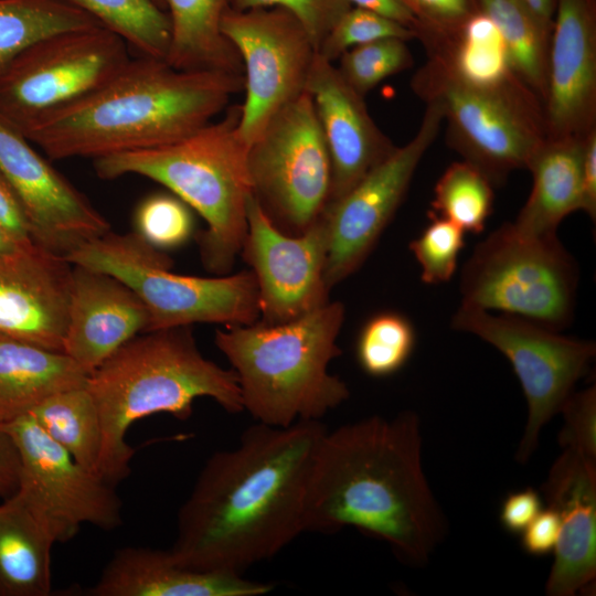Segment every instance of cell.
Masks as SVG:
<instances>
[{
	"label": "cell",
	"mask_w": 596,
	"mask_h": 596,
	"mask_svg": "<svg viewBox=\"0 0 596 596\" xmlns=\"http://www.w3.org/2000/svg\"><path fill=\"white\" fill-rule=\"evenodd\" d=\"M327 427L254 424L215 451L178 513L171 554L196 571L242 574L304 532L308 487Z\"/></svg>",
	"instance_id": "6da1fadb"
},
{
	"label": "cell",
	"mask_w": 596,
	"mask_h": 596,
	"mask_svg": "<svg viewBox=\"0 0 596 596\" xmlns=\"http://www.w3.org/2000/svg\"><path fill=\"white\" fill-rule=\"evenodd\" d=\"M353 526L423 566L441 541L445 520L422 466L416 414L372 416L323 436L311 473L304 532Z\"/></svg>",
	"instance_id": "7a4b0ae2"
},
{
	"label": "cell",
	"mask_w": 596,
	"mask_h": 596,
	"mask_svg": "<svg viewBox=\"0 0 596 596\" xmlns=\"http://www.w3.org/2000/svg\"><path fill=\"white\" fill-rule=\"evenodd\" d=\"M243 89V75L177 70L141 55L22 134L51 160H95L178 141L211 123Z\"/></svg>",
	"instance_id": "3957f363"
},
{
	"label": "cell",
	"mask_w": 596,
	"mask_h": 596,
	"mask_svg": "<svg viewBox=\"0 0 596 596\" xmlns=\"http://www.w3.org/2000/svg\"><path fill=\"white\" fill-rule=\"evenodd\" d=\"M86 387L102 425L98 476L114 487L130 473L135 449L126 435L136 421L160 413L188 419L200 397L231 414L244 411L236 373L202 355L190 326L136 336L89 374Z\"/></svg>",
	"instance_id": "277c9868"
},
{
	"label": "cell",
	"mask_w": 596,
	"mask_h": 596,
	"mask_svg": "<svg viewBox=\"0 0 596 596\" xmlns=\"http://www.w3.org/2000/svg\"><path fill=\"white\" fill-rule=\"evenodd\" d=\"M344 316L342 302L328 301L288 322L216 330L215 345L237 375L243 409L258 423L288 427L320 421L348 400L347 384L328 370L341 354Z\"/></svg>",
	"instance_id": "5b68a950"
},
{
	"label": "cell",
	"mask_w": 596,
	"mask_h": 596,
	"mask_svg": "<svg viewBox=\"0 0 596 596\" xmlns=\"http://www.w3.org/2000/svg\"><path fill=\"white\" fill-rule=\"evenodd\" d=\"M240 118L241 106H232L221 120L178 141L94 160L102 179L148 178L196 211L206 223L198 236L201 260L216 274L230 272L241 253L253 195L248 145L240 137Z\"/></svg>",
	"instance_id": "8992f818"
},
{
	"label": "cell",
	"mask_w": 596,
	"mask_h": 596,
	"mask_svg": "<svg viewBox=\"0 0 596 596\" xmlns=\"http://www.w3.org/2000/svg\"><path fill=\"white\" fill-rule=\"evenodd\" d=\"M66 260L111 275L130 287L149 315L148 331L198 322L246 326L260 316L253 272L195 277L171 272L173 260L138 233L109 231L71 253Z\"/></svg>",
	"instance_id": "52a82bcc"
},
{
	"label": "cell",
	"mask_w": 596,
	"mask_h": 596,
	"mask_svg": "<svg viewBox=\"0 0 596 596\" xmlns=\"http://www.w3.org/2000/svg\"><path fill=\"white\" fill-rule=\"evenodd\" d=\"M411 84L425 104L439 108L449 146L493 185L526 169L546 138L542 103L521 79L498 88L471 85L428 54Z\"/></svg>",
	"instance_id": "ba28073f"
},
{
	"label": "cell",
	"mask_w": 596,
	"mask_h": 596,
	"mask_svg": "<svg viewBox=\"0 0 596 596\" xmlns=\"http://www.w3.org/2000/svg\"><path fill=\"white\" fill-rule=\"evenodd\" d=\"M578 268L557 234L505 223L473 248L460 275L461 304L562 331L574 316Z\"/></svg>",
	"instance_id": "9c48e42d"
},
{
	"label": "cell",
	"mask_w": 596,
	"mask_h": 596,
	"mask_svg": "<svg viewBox=\"0 0 596 596\" xmlns=\"http://www.w3.org/2000/svg\"><path fill=\"white\" fill-rule=\"evenodd\" d=\"M253 195L272 222L304 233L330 198L331 161L308 92L276 113L249 145Z\"/></svg>",
	"instance_id": "30bf717a"
},
{
	"label": "cell",
	"mask_w": 596,
	"mask_h": 596,
	"mask_svg": "<svg viewBox=\"0 0 596 596\" xmlns=\"http://www.w3.org/2000/svg\"><path fill=\"white\" fill-rule=\"evenodd\" d=\"M128 47L102 25L33 44L0 75V118L23 132L113 77L130 60Z\"/></svg>",
	"instance_id": "8fae6325"
},
{
	"label": "cell",
	"mask_w": 596,
	"mask_h": 596,
	"mask_svg": "<svg viewBox=\"0 0 596 596\" xmlns=\"http://www.w3.org/2000/svg\"><path fill=\"white\" fill-rule=\"evenodd\" d=\"M450 324L497 348L511 363L528 402V422L517 451L525 462L538 447L543 426L558 412L595 356L590 341L560 334L528 319L493 316L460 305Z\"/></svg>",
	"instance_id": "7c38bea8"
},
{
	"label": "cell",
	"mask_w": 596,
	"mask_h": 596,
	"mask_svg": "<svg viewBox=\"0 0 596 596\" xmlns=\"http://www.w3.org/2000/svg\"><path fill=\"white\" fill-rule=\"evenodd\" d=\"M221 29L244 67L238 134L249 147L276 113L306 92L317 50L301 22L279 7H230Z\"/></svg>",
	"instance_id": "4fadbf2b"
},
{
	"label": "cell",
	"mask_w": 596,
	"mask_h": 596,
	"mask_svg": "<svg viewBox=\"0 0 596 596\" xmlns=\"http://www.w3.org/2000/svg\"><path fill=\"white\" fill-rule=\"evenodd\" d=\"M0 426L15 441L21 458L17 493L55 543L73 539L84 523L105 531L121 524V501L114 486L79 465L31 414Z\"/></svg>",
	"instance_id": "5bb4252c"
},
{
	"label": "cell",
	"mask_w": 596,
	"mask_h": 596,
	"mask_svg": "<svg viewBox=\"0 0 596 596\" xmlns=\"http://www.w3.org/2000/svg\"><path fill=\"white\" fill-rule=\"evenodd\" d=\"M443 121L439 108L426 104L414 137L404 146L395 147L345 194L327 203L321 215L329 233L324 267L329 290L365 262L403 202Z\"/></svg>",
	"instance_id": "9a60e30c"
},
{
	"label": "cell",
	"mask_w": 596,
	"mask_h": 596,
	"mask_svg": "<svg viewBox=\"0 0 596 596\" xmlns=\"http://www.w3.org/2000/svg\"><path fill=\"white\" fill-rule=\"evenodd\" d=\"M328 245L321 214L304 233L290 236L251 196L241 252L256 278L262 322H288L329 301L324 280Z\"/></svg>",
	"instance_id": "2e32d148"
},
{
	"label": "cell",
	"mask_w": 596,
	"mask_h": 596,
	"mask_svg": "<svg viewBox=\"0 0 596 596\" xmlns=\"http://www.w3.org/2000/svg\"><path fill=\"white\" fill-rule=\"evenodd\" d=\"M0 170L22 206L33 243L45 251L66 259L110 231L85 195L1 118Z\"/></svg>",
	"instance_id": "e0dca14e"
},
{
	"label": "cell",
	"mask_w": 596,
	"mask_h": 596,
	"mask_svg": "<svg viewBox=\"0 0 596 596\" xmlns=\"http://www.w3.org/2000/svg\"><path fill=\"white\" fill-rule=\"evenodd\" d=\"M542 105L547 138L596 129V0H556Z\"/></svg>",
	"instance_id": "ac0fdd59"
},
{
	"label": "cell",
	"mask_w": 596,
	"mask_h": 596,
	"mask_svg": "<svg viewBox=\"0 0 596 596\" xmlns=\"http://www.w3.org/2000/svg\"><path fill=\"white\" fill-rule=\"evenodd\" d=\"M71 274V263L35 243L0 254V337L63 351Z\"/></svg>",
	"instance_id": "d6986e66"
},
{
	"label": "cell",
	"mask_w": 596,
	"mask_h": 596,
	"mask_svg": "<svg viewBox=\"0 0 596 596\" xmlns=\"http://www.w3.org/2000/svg\"><path fill=\"white\" fill-rule=\"evenodd\" d=\"M306 92L312 98L331 161L330 202L352 189L396 146L374 123L364 96L318 52Z\"/></svg>",
	"instance_id": "ffe728a7"
},
{
	"label": "cell",
	"mask_w": 596,
	"mask_h": 596,
	"mask_svg": "<svg viewBox=\"0 0 596 596\" xmlns=\"http://www.w3.org/2000/svg\"><path fill=\"white\" fill-rule=\"evenodd\" d=\"M552 466L543 492L560 519L554 562L546 581L550 596H573L596 577V466L573 449Z\"/></svg>",
	"instance_id": "44dd1931"
},
{
	"label": "cell",
	"mask_w": 596,
	"mask_h": 596,
	"mask_svg": "<svg viewBox=\"0 0 596 596\" xmlns=\"http://www.w3.org/2000/svg\"><path fill=\"white\" fill-rule=\"evenodd\" d=\"M148 327V311L130 287L106 273L72 265L63 351L87 373Z\"/></svg>",
	"instance_id": "7402d4cb"
},
{
	"label": "cell",
	"mask_w": 596,
	"mask_h": 596,
	"mask_svg": "<svg viewBox=\"0 0 596 596\" xmlns=\"http://www.w3.org/2000/svg\"><path fill=\"white\" fill-rule=\"evenodd\" d=\"M273 585L242 574L196 571L179 564L170 551L125 546L104 567L89 596H258Z\"/></svg>",
	"instance_id": "603a6c76"
},
{
	"label": "cell",
	"mask_w": 596,
	"mask_h": 596,
	"mask_svg": "<svg viewBox=\"0 0 596 596\" xmlns=\"http://www.w3.org/2000/svg\"><path fill=\"white\" fill-rule=\"evenodd\" d=\"M585 137L545 138L526 169L533 178L529 198L512 224L523 233L556 234L560 223L581 210Z\"/></svg>",
	"instance_id": "cb8c5ba5"
},
{
	"label": "cell",
	"mask_w": 596,
	"mask_h": 596,
	"mask_svg": "<svg viewBox=\"0 0 596 596\" xmlns=\"http://www.w3.org/2000/svg\"><path fill=\"white\" fill-rule=\"evenodd\" d=\"M88 376L63 351L0 337V424L30 413L55 393L86 386Z\"/></svg>",
	"instance_id": "d4e9b609"
},
{
	"label": "cell",
	"mask_w": 596,
	"mask_h": 596,
	"mask_svg": "<svg viewBox=\"0 0 596 596\" xmlns=\"http://www.w3.org/2000/svg\"><path fill=\"white\" fill-rule=\"evenodd\" d=\"M155 1L170 21L171 38L166 57L170 66L183 71L244 74L237 51L221 29L230 0Z\"/></svg>",
	"instance_id": "484cf974"
},
{
	"label": "cell",
	"mask_w": 596,
	"mask_h": 596,
	"mask_svg": "<svg viewBox=\"0 0 596 596\" xmlns=\"http://www.w3.org/2000/svg\"><path fill=\"white\" fill-rule=\"evenodd\" d=\"M54 540L18 494L0 503V596L52 592Z\"/></svg>",
	"instance_id": "4316f807"
},
{
	"label": "cell",
	"mask_w": 596,
	"mask_h": 596,
	"mask_svg": "<svg viewBox=\"0 0 596 596\" xmlns=\"http://www.w3.org/2000/svg\"><path fill=\"white\" fill-rule=\"evenodd\" d=\"M440 57L462 81L488 88L520 79L514 73L501 32L489 15L478 11L449 44L427 52Z\"/></svg>",
	"instance_id": "83f0119b"
},
{
	"label": "cell",
	"mask_w": 596,
	"mask_h": 596,
	"mask_svg": "<svg viewBox=\"0 0 596 596\" xmlns=\"http://www.w3.org/2000/svg\"><path fill=\"white\" fill-rule=\"evenodd\" d=\"M28 414L79 465L98 476L102 425L97 406L86 386L55 393Z\"/></svg>",
	"instance_id": "f1b7e54d"
},
{
	"label": "cell",
	"mask_w": 596,
	"mask_h": 596,
	"mask_svg": "<svg viewBox=\"0 0 596 596\" xmlns=\"http://www.w3.org/2000/svg\"><path fill=\"white\" fill-rule=\"evenodd\" d=\"M478 6L501 32L514 73L542 103L553 28L541 22L523 0H478Z\"/></svg>",
	"instance_id": "f546056e"
},
{
	"label": "cell",
	"mask_w": 596,
	"mask_h": 596,
	"mask_svg": "<svg viewBox=\"0 0 596 596\" xmlns=\"http://www.w3.org/2000/svg\"><path fill=\"white\" fill-rule=\"evenodd\" d=\"M100 25L60 0H0V75L23 51L49 36Z\"/></svg>",
	"instance_id": "4dcf8cb0"
},
{
	"label": "cell",
	"mask_w": 596,
	"mask_h": 596,
	"mask_svg": "<svg viewBox=\"0 0 596 596\" xmlns=\"http://www.w3.org/2000/svg\"><path fill=\"white\" fill-rule=\"evenodd\" d=\"M123 38L143 56L164 60L171 30L167 12L155 0H60Z\"/></svg>",
	"instance_id": "1f68e13d"
},
{
	"label": "cell",
	"mask_w": 596,
	"mask_h": 596,
	"mask_svg": "<svg viewBox=\"0 0 596 596\" xmlns=\"http://www.w3.org/2000/svg\"><path fill=\"white\" fill-rule=\"evenodd\" d=\"M493 198V184L482 171L466 160L453 162L436 182L428 214L465 233H480L492 213Z\"/></svg>",
	"instance_id": "d6a6232c"
},
{
	"label": "cell",
	"mask_w": 596,
	"mask_h": 596,
	"mask_svg": "<svg viewBox=\"0 0 596 596\" xmlns=\"http://www.w3.org/2000/svg\"><path fill=\"white\" fill-rule=\"evenodd\" d=\"M416 333L407 317L384 311L371 317L356 341V359L361 369L374 377L394 374L412 355Z\"/></svg>",
	"instance_id": "836d02e7"
},
{
	"label": "cell",
	"mask_w": 596,
	"mask_h": 596,
	"mask_svg": "<svg viewBox=\"0 0 596 596\" xmlns=\"http://www.w3.org/2000/svg\"><path fill=\"white\" fill-rule=\"evenodd\" d=\"M338 71L344 81L364 96L385 78L413 65L407 41L397 38L376 40L343 52Z\"/></svg>",
	"instance_id": "e575fe53"
},
{
	"label": "cell",
	"mask_w": 596,
	"mask_h": 596,
	"mask_svg": "<svg viewBox=\"0 0 596 596\" xmlns=\"http://www.w3.org/2000/svg\"><path fill=\"white\" fill-rule=\"evenodd\" d=\"M135 232L161 251L183 245L193 234L191 207L174 194L153 193L134 214Z\"/></svg>",
	"instance_id": "d590c367"
},
{
	"label": "cell",
	"mask_w": 596,
	"mask_h": 596,
	"mask_svg": "<svg viewBox=\"0 0 596 596\" xmlns=\"http://www.w3.org/2000/svg\"><path fill=\"white\" fill-rule=\"evenodd\" d=\"M428 215L429 224L409 243V249L421 266L422 281L437 285L455 275L465 246V232L448 220Z\"/></svg>",
	"instance_id": "8d00e7d4"
},
{
	"label": "cell",
	"mask_w": 596,
	"mask_h": 596,
	"mask_svg": "<svg viewBox=\"0 0 596 596\" xmlns=\"http://www.w3.org/2000/svg\"><path fill=\"white\" fill-rule=\"evenodd\" d=\"M387 38L409 41L416 39V34L384 17L351 7L329 31L317 52L333 63L349 49Z\"/></svg>",
	"instance_id": "74e56055"
},
{
	"label": "cell",
	"mask_w": 596,
	"mask_h": 596,
	"mask_svg": "<svg viewBox=\"0 0 596 596\" xmlns=\"http://www.w3.org/2000/svg\"><path fill=\"white\" fill-rule=\"evenodd\" d=\"M417 22V40L426 52L453 42L479 11L478 0H401Z\"/></svg>",
	"instance_id": "f35d334b"
},
{
	"label": "cell",
	"mask_w": 596,
	"mask_h": 596,
	"mask_svg": "<svg viewBox=\"0 0 596 596\" xmlns=\"http://www.w3.org/2000/svg\"><path fill=\"white\" fill-rule=\"evenodd\" d=\"M230 7L238 11L274 7L286 9L301 22L318 51L351 4L347 0H230Z\"/></svg>",
	"instance_id": "ab89813d"
},
{
	"label": "cell",
	"mask_w": 596,
	"mask_h": 596,
	"mask_svg": "<svg viewBox=\"0 0 596 596\" xmlns=\"http://www.w3.org/2000/svg\"><path fill=\"white\" fill-rule=\"evenodd\" d=\"M564 427L558 441L589 458L596 459V389L572 393L563 404Z\"/></svg>",
	"instance_id": "60d3db41"
},
{
	"label": "cell",
	"mask_w": 596,
	"mask_h": 596,
	"mask_svg": "<svg viewBox=\"0 0 596 596\" xmlns=\"http://www.w3.org/2000/svg\"><path fill=\"white\" fill-rule=\"evenodd\" d=\"M542 510L540 494L532 488L510 493L503 501L500 510V521L503 528L513 533L523 530Z\"/></svg>",
	"instance_id": "b9f144b4"
},
{
	"label": "cell",
	"mask_w": 596,
	"mask_h": 596,
	"mask_svg": "<svg viewBox=\"0 0 596 596\" xmlns=\"http://www.w3.org/2000/svg\"><path fill=\"white\" fill-rule=\"evenodd\" d=\"M560 534V519L552 508L540 513L523 530L521 544L533 556H543L554 551Z\"/></svg>",
	"instance_id": "7bdbcfd3"
},
{
	"label": "cell",
	"mask_w": 596,
	"mask_h": 596,
	"mask_svg": "<svg viewBox=\"0 0 596 596\" xmlns=\"http://www.w3.org/2000/svg\"><path fill=\"white\" fill-rule=\"evenodd\" d=\"M0 225L19 243H32L26 217L7 178L0 170Z\"/></svg>",
	"instance_id": "ee69618b"
},
{
	"label": "cell",
	"mask_w": 596,
	"mask_h": 596,
	"mask_svg": "<svg viewBox=\"0 0 596 596\" xmlns=\"http://www.w3.org/2000/svg\"><path fill=\"white\" fill-rule=\"evenodd\" d=\"M20 477L19 449L11 435L0 426V498L7 499L17 493Z\"/></svg>",
	"instance_id": "f6af8a7d"
},
{
	"label": "cell",
	"mask_w": 596,
	"mask_h": 596,
	"mask_svg": "<svg viewBox=\"0 0 596 596\" xmlns=\"http://www.w3.org/2000/svg\"><path fill=\"white\" fill-rule=\"evenodd\" d=\"M590 220L596 217V129L584 140L582 161V201L581 210Z\"/></svg>",
	"instance_id": "bcb514c9"
},
{
	"label": "cell",
	"mask_w": 596,
	"mask_h": 596,
	"mask_svg": "<svg viewBox=\"0 0 596 596\" xmlns=\"http://www.w3.org/2000/svg\"><path fill=\"white\" fill-rule=\"evenodd\" d=\"M351 7L361 8L400 23L416 34L417 22L401 0H347Z\"/></svg>",
	"instance_id": "7dc6e473"
},
{
	"label": "cell",
	"mask_w": 596,
	"mask_h": 596,
	"mask_svg": "<svg viewBox=\"0 0 596 596\" xmlns=\"http://www.w3.org/2000/svg\"><path fill=\"white\" fill-rule=\"evenodd\" d=\"M33 243V242H32ZM29 244V243H28ZM25 244L15 241L1 225H0V254L11 253L19 249Z\"/></svg>",
	"instance_id": "c3c4849f"
}]
</instances>
